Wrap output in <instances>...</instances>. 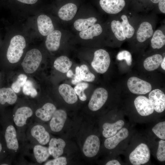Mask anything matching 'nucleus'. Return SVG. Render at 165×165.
<instances>
[{
  "mask_svg": "<svg viewBox=\"0 0 165 165\" xmlns=\"http://www.w3.org/2000/svg\"><path fill=\"white\" fill-rule=\"evenodd\" d=\"M162 56L157 54L146 58L144 61L145 68L148 71H152L157 69L163 60Z\"/></svg>",
  "mask_w": 165,
  "mask_h": 165,
  "instance_id": "obj_25",
  "label": "nucleus"
},
{
  "mask_svg": "<svg viewBox=\"0 0 165 165\" xmlns=\"http://www.w3.org/2000/svg\"><path fill=\"white\" fill-rule=\"evenodd\" d=\"M158 3L159 10L162 13H165V0H160Z\"/></svg>",
  "mask_w": 165,
  "mask_h": 165,
  "instance_id": "obj_42",
  "label": "nucleus"
},
{
  "mask_svg": "<svg viewBox=\"0 0 165 165\" xmlns=\"http://www.w3.org/2000/svg\"><path fill=\"white\" fill-rule=\"evenodd\" d=\"M124 124V122L122 120H119L112 123H105L102 126L103 136L107 138L114 136L117 133L118 130L122 128Z\"/></svg>",
  "mask_w": 165,
  "mask_h": 165,
  "instance_id": "obj_23",
  "label": "nucleus"
},
{
  "mask_svg": "<svg viewBox=\"0 0 165 165\" xmlns=\"http://www.w3.org/2000/svg\"><path fill=\"white\" fill-rule=\"evenodd\" d=\"M67 118L66 112L62 109L56 110L52 116L50 123L51 130L54 132L61 130Z\"/></svg>",
  "mask_w": 165,
  "mask_h": 165,
  "instance_id": "obj_11",
  "label": "nucleus"
},
{
  "mask_svg": "<svg viewBox=\"0 0 165 165\" xmlns=\"http://www.w3.org/2000/svg\"><path fill=\"white\" fill-rule=\"evenodd\" d=\"M111 27L115 36L119 40L123 41L126 39L121 21L114 20L111 23Z\"/></svg>",
  "mask_w": 165,
  "mask_h": 165,
  "instance_id": "obj_31",
  "label": "nucleus"
},
{
  "mask_svg": "<svg viewBox=\"0 0 165 165\" xmlns=\"http://www.w3.org/2000/svg\"><path fill=\"white\" fill-rule=\"evenodd\" d=\"M23 91L25 95H30L32 97H35L38 94L32 82L29 80H27L23 86Z\"/></svg>",
  "mask_w": 165,
  "mask_h": 165,
  "instance_id": "obj_36",
  "label": "nucleus"
},
{
  "mask_svg": "<svg viewBox=\"0 0 165 165\" xmlns=\"http://www.w3.org/2000/svg\"><path fill=\"white\" fill-rule=\"evenodd\" d=\"M72 62L66 56H61L57 57L54 63V67L57 71L63 73H67L70 69Z\"/></svg>",
  "mask_w": 165,
  "mask_h": 165,
  "instance_id": "obj_26",
  "label": "nucleus"
},
{
  "mask_svg": "<svg viewBox=\"0 0 165 165\" xmlns=\"http://www.w3.org/2000/svg\"><path fill=\"white\" fill-rule=\"evenodd\" d=\"M59 94L67 103L72 104L78 100V97L74 89L70 85L63 83L58 87Z\"/></svg>",
  "mask_w": 165,
  "mask_h": 165,
  "instance_id": "obj_13",
  "label": "nucleus"
},
{
  "mask_svg": "<svg viewBox=\"0 0 165 165\" xmlns=\"http://www.w3.org/2000/svg\"><path fill=\"white\" fill-rule=\"evenodd\" d=\"M2 165H8V164H2Z\"/></svg>",
  "mask_w": 165,
  "mask_h": 165,
  "instance_id": "obj_49",
  "label": "nucleus"
},
{
  "mask_svg": "<svg viewBox=\"0 0 165 165\" xmlns=\"http://www.w3.org/2000/svg\"><path fill=\"white\" fill-rule=\"evenodd\" d=\"M153 132L158 138L162 140L165 139V122L158 123L152 128Z\"/></svg>",
  "mask_w": 165,
  "mask_h": 165,
  "instance_id": "obj_37",
  "label": "nucleus"
},
{
  "mask_svg": "<svg viewBox=\"0 0 165 165\" xmlns=\"http://www.w3.org/2000/svg\"><path fill=\"white\" fill-rule=\"evenodd\" d=\"M134 104L138 113L141 116H147L152 114L154 109L148 98L144 96L137 97Z\"/></svg>",
  "mask_w": 165,
  "mask_h": 165,
  "instance_id": "obj_9",
  "label": "nucleus"
},
{
  "mask_svg": "<svg viewBox=\"0 0 165 165\" xmlns=\"http://www.w3.org/2000/svg\"><path fill=\"white\" fill-rule=\"evenodd\" d=\"M32 109L28 107H23L18 108L16 111L13 118L15 125L19 127H22L26 123L28 119L32 115Z\"/></svg>",
  "mask_w": 165,
  "mask_h": 165,
  "instance_id": "obj_15",
  "label": "nucleus"
},
{
  "mask_svg": "<svg viewBox=\"0 0 165 165\" xmlns=\"http://www.w3.org/2000/svg\"><path fill=\"white\" fill-rule=\"evenodd\" d=\"M110 62L108 53L104 49H100L94 52L91 65L97 72L103 74L108 70Z\"/></svg>",
  "mask_w": 165,
  "mask_h": 165,
  "instance_id": "obj_3",
  "label": "nucleus"
},
{
  "mask_svg": "<svg viewBox=\"0 0 165 165\" xmlns=\"http://www.w3.org/2000/svg\"><path fill=\"white\" fill-rule=\"evenodd\" d=\"M127 85L132 93L138 95L146 94L151 91L152 88L149 82L136 77L130 78Z\"/></svg>",
  "mask_w": 165,
  "mask_h": 165,
  "instance_id": "obj_6",
  "label": "nucleus"
},
{
  "mask_svg": "<svg viewBox=\"0 0 165 165\" xmlns=\"http://www.w3.org/2000/svg\"><path fill=\"white\" fill-rule=\"evenodd\" d=\"M65 145V142L62 139L52 138L49 143V153L54 158L60 157L63 154Z\"/></svg>",
  "mask_w": 165,
  "mask_h": 165,
  "instance_id": "obj_17",
  "label": "nucleus"
},
{
  "mask_svg": "<svg viewBox=\"0 0 165 165\" xmlns=\"http://www.w3.org/2000/svg\"><path fill=\"white\" fill-rule=\"evenodd\" d=\"M33 152L37 161L40 163L46 161L50 155L48 148L40 145L35 146Z\"/></svg>",
  "mask_w": 165,
  "mask_h": 165,
  "instance_id": "obj_28",
  "label": "nucleus"
},
{
  "mask_svg": "<svg viewBox=\"0 0 165 165\" xmlns=\"http://www.w3.org/2000/svg\"><path fill=\"white\" fill-rule=\"evenodd\" d=\"M100 142L97 136L94 135L89 136L86 139L82 148L84 155L89 157L95 156L100 148Z\"/></svg>",
  "mask_w": 165,
  "mask_h": 165,
  "instance_id": "obj_7",
  "label": "nucleus"
},
{
  "mask_svg": "<svg viewBox=\"0 0 165 165\" xmlns=\"http://www.w3.org/2000/svg\"><path fill=\"white\" fill-rule=\"evenodd\" d=\"M79 70L80 78L82 81L91 82L94 80L95 75L90 72L86 65H82L79 67Z\"/></svg>",
  "mask_w": 165,
  "mask_h": 165,
  "instance_id": "obj_33",
  "label": "nucleus"
},
{
  "mask_svg": "<svg viewBox=\"0 0 165 165\" xmlns=\"http://www.w3.org/2000/svg\"><path fill=\"white\" fill-rule=\"evenodd\" d=\"M56 110V107L53 104L47 103L42 108L37 109L35 114L36 116L42 120L47 122L51 119Z\"/></svg>",
  "mask_w": 165,
  "mask_h": 165,
  "instance_id": "obj_20",
  "label": "nucleus"
},
{
  "mask_svg": "<svg viewBox=\"0 0 165 165\" xmlns=\"http://www.w3.org/2000/svg\"><path fill=\"white\" fill-rule=\"evenodd\" d=\"M108 97L107 91L103 87L96 89L94 91L89 101L88 106L93 111L100 109L106 101Z\"/></svg>",
  "mask_w": 165,
  "mask_h": 165,
  "instance_id": "obj_5",
  "label": "nucleus"
},
{
  "mask_svg": "<svg viewBox=\"0 0 165 165\" xmlns=\"http://www.w3.org/2000/svg\"><path fill=\"white\" fill-rule=\"evenodd\" d=\"M67 164L66 159L64 157H59L49 161L45 163V165H65Z\"/></svg>",
  "mask_w": 165,
  "mask_h": 165,
  "instance_id": "obj_40",
  "label": "nucleus"
},
{
  "mask_svg": "<svg viewBox=\"0 0 165 165\" xmlns=\"http://www.w3.org/2000/svg\"><path fill=\"white\" fill-rule=\"evenodd\" d=\"M151 46L154 49H159L165 44V35L162 31L160 29L155 31L152 36Z\"/></svg>",
  "mask_w": 165,
  "mask_h": 165,
  "instance_id": "obj_29",
  "label": "nucleus"
},
{
  "mask_svg": "<svg viewBox=\"0 0 165 165\" xmlns=\"http://www.w3.org/2000/svg\"><path fill=\"white\" fill-rule=\"evenodd\" d=\"M79 70V67L77 66L75 69V74H74L73 79L71 81L72 84L73 85H76L82 81L80 78Z\"/></svg>",
  "mask_w": 165,
  "mask_h": 165,
  "instance_id": "obj_41",
  "label": "nucleus"
},
{
  "mask_svg": "<svg viewBox=\"0 0 165 165\" xmlns=\"http://www.w3.org/2000/svg\"><path fill=\"white\" fill-rule=\"evenodd\" d=\"M148 99L154 110L157 112H163L165 109V95L161 90L156 89L149 92Z\"/></svg>",
  "mask_w": 165,
  "mask_h": 165,
  "instance_id": "obj_8",
  "label": "nucleus"
},
{
  "mask_svg": "<svg viewBox=\"0 0 165 165\" xmlns=\"http://www.w3.org/2000/svg\"><path fill=\"white\" fill-rule=\"evenodd\" d=\"M116 58L119 61L125 60L127 65L130 66L132 64V59L131 53L128 51L123 50L119 52L117 54Z\"/></svg>",
  "mask_w": 165,
  "mask_h": 165,
  "instance_id": "obj_38",
  "label": "nucleus"
},
{
  "mask_svg": "<svg viewBox=\"0 0 165 165\" xmlns=\"http://www.w3.org/2000/svg\"><path fill=\"white\" fill-rule=\"evenodd\" d=\"M26 46L24 38L22 35L15 36L11 39L8 48L6 56L11 63L18 62L20 59Z\"/></svg>",
  "mask_w": 165,
  "mask_h": 165,
  "instance_id": "obj_1",
  "label": "nucleus"
},
{
  "mask_svg": "<svg viewBox=\"0 0 165 165\" xmlns=\"http://www.w3.org/2000/svg\"><path fill=\"white\" fill-rule=\"evenodd\" d=\"M97 21L94 17H90L86 19H79L74 22V26L78 31H81L95 24Z\"/></svg>",
  "mask_w": 165,
  "mask_h": 165,
  "instance_id": "obj_30",
  "label": "nucleus"
},
{
  "mask_svg": "<svg viewBox=\"0 0 165 165\" xmlns=\"http://www.w3.org/2000/svg\"><path fill=\"white\" fill-rule=\"evenodd\" d=\"M106 165H120L121 164L117 160H114L108 162Z\"/></svg>",
  "mask_w": 165,
  "mask_h": 165,
  "instance_id": "obj_44",
  "label": "nucleus"
},
{
  "mask_svg": "<svg viewBox=\"0 0 165 165\" xmlns=\"http://www.w3.org/2000/svg\"><path fill=\"white\" fill-rule=\"evenodd\" d=\"M18 1L25 4H34L36 3L38 0H17Z\"/></svg>",
  "mask_w": 165,
  "mask_h": 165,
  "instance_id": "obj_43",
  "label": "nucleus"
},
{
  "mask_svg": "<svg viewBox=\"0 0 165 165\" xmlns=\"http://www.w3.org/2000/svg\"><path fill=\"white\" fill-rule=\"evenodd\" d=\"M2 149V144L0 143V152H1Z\"/></svg>",
  "mask_w": 165,
  "mask_h": 165,
  "instance_id": "obj_48",
  "label": "nucleus"
},
{
  "mask_svg": "<svg viewBox=\"0 0 165 165\" xmlns=\"http://www.w3.org/2000/svg\"><path fill=\"white\" fill-rule=\"evenodd\" d=\"M74 74L72 70L69 69L67 72V76L68 78H72Z\"/></svg>",
  "mask_w": 165,
  "mask_h": 165,
  "instance_id": "obj_45",
  "label": "nucleus"
},
{
  "mask_svg": "<svg viewBox=\"0 0 165 165\" xmlns=\"http://www.w3.org/2000/svg\"><path fill=\"white\" fill-rule=\"evenodd\" d=\"M61 36V32L58 30H54L47 35L45 44L48 50L52 52L57 51L60 46Z\"/></svg>",
  "mask_w": 165,
  "mask_h": 165,
  "instance_id": "obj_18",
  "label": "nucleus"
},
{
  "mask_svg": "<svg viewBox=\"0 0 165 165\" xmlns=\"http://www.w3.org/2000/svg\"><path fill=\"white\" fill-rule=\"evenodd\" d=\"M89 84L86 82H80L76 85L74 88L75 91L82 101H85L87 99L85 93V90L88 88Z\"/></svg>",
  "mask_w": 165,
  "mask_h": 165,
  "instance_id": "obj_34",
  "label": "nucleus"
},
{
  "mask_svg": "<svg viewBox=\"0 0 165 165\" xmlns=\"http://www.w3.org/2000/svg\"><path fill=\"white\" fill-rule=\"evenodd\" d=\"M100 6L105 12L116 14L121 11L125 6L124 0H100Z\"/></svg>",
  "mask_w": 165,
  "mask_h": 165,
  "instance_id": "obj_10",
  "label": "nucleus"
},
{
  "mask_svg": "<svg viewBox=\"0 0 165 165\" xmlns=\"http://www.w3.org/2000/svg\"><path fill=\"white\" fill-rule=\"evenodd\" d=\"M37 22L38 31L43 36H47L54 30L52 20L46 15L39 16L37 18Z\"/></svg>",
  "mask_w": 165,
  "mask_h": 165,
  "instance_id": "obj_12",
  "label": "nucleus"
},
{
  "mask_svg": "<svg viewBox=\"0 0 165 165\" xmlns=\"http://www.w3.org/2000/svg\"><path fill=\"white\" fill-rule=\"evenodd\" d=\"M17 96L13 90L10 88L0 89V103L4 105L6 102L12 105L16 101Z\"/></svg>",
  "mask_w": 165,
  "mask_h": 165,
  "instance_id": "obj_24",
  "label": "nucleus"
},
{
  "mask_svg": "<svg viewBox=\"0 0 165 165\" xmlns=\"http://www.w3.org/2000/svg\"><path fill=\"white\" fill-rule=\"evenodd\" d=\"M27 79V77L25 74H20L18 76L16 81L12 84L11 88L15 93H19L21 87H23Z\"/></svg>",
  "mask_w": 165,
  "mask_h": 165,
  "instance_id": "obj_35",
  "label": "nucleus"
},
{
  "mask_svg": "<svg viewBox=\"0 0 165 165\" xmlns=\"http://www.w3.org/2000/svg\"><path fill=\"white\" fill-rule=\"evenodd\" d=\"M149 149L148 146L141 143L138 146L130 153L129 158L134 165H140L147 163L150 158Z\"/></svg>",
  "mask_w": 165,
  "mask_h": 165,
  "instance_id": "obj_4",
  "label": "nucleus"
},
{
  "mask_svg": "<svg viewBox=\"0 0 165 165\" xmlns=\"http://www.w3.org/2000/svg\"><path fill=\"white\" fill-rule=\"evenodd\" d=\"M42 58V54L38 50L33 49L28 51L21 64L25 72L31 74L35 72L39 67Z\"/></svg>",
  "mask_w": 165,
  "mask_h": 165,
  "instance_id": "obj_2",
  "label": "nucleus"
},
{
  "mask_svg": "<svg viewBox=\"0 0 165 165\" xmlns=\"http://www.w3.org/2000/svg\"><path fill=\"white\" fill-rule=\"evenodd\" d=\"M5 138L7 148L9 149L17 150L19 144L16 137V131L13 125L8 126L6 130Z\"/></svg>",
  "mask_w": 165,
  "mask_h": 165,
  "instance_id": "obj_21",
  "label": "nucleus"
},
{
  "mask_svg": "<svg viewBox=\"0 0 165 165\" xmlns=\"http://www.w3.org/2000/svg\"><path fill=\"white\" fill-rule=\"evenodd\" d=\"M162 68L164 70H165V57H164L163 58V60L161 63L160 64Z\"/></svg>",
  "mask_w": 165,
  "mask_h": 165,
  "instance_id": "obj_46",
  "label": "nucleus"
},
{
  "mask_svg": "<svg viewBox=\"0 0 165 165\" xmlns=\"http://www.w3.org/2000/svg\"><path fill=\"white\" fill-rule=\"evenodd\" d=\"M157 158L160 161L165 160V141L161 140L159 142L158 148L156 153Z\"/></svg>",
  "mask_w": 165,
  "mask_h": 165,
  "instance_id": "obj_39",
  "label": "nucleus"
},
{
  "mask_svg": "<svg viewBox=\"0 0 165 165\" xmlns=\"http://www.w3.org/2000/svg\"><path fill=\"white\" fill-rule=\"evenodd\" d=\"M31 133L32 136L42 145H46L50 141L49 133L42 125H37L34 126L31 129Z\"/></svg>",
  "mask_w": 165,
  "mask_h": 165,
  "instance_id": "obj_19",
  "label": "nucleus"
},
{
  "mask_svg": "<svg viewBox=\"0 0 165 165\" xmlns=\"http://www.w3.org/2000/svg\"><path fill=\"white\" fill-rule=\"evenodd\" d=\"M153 3H157L159 2L160 0H150Z\"/></svg>",
  "mask_w": 165,
  "mask_h": 165,
  "instance_id": "obj_47",
  "label": "nucleus"
},
{
  "mask_svg": "<svg viewBox=\"0 0 165 165\" xmlns=\"http://www.w3.org/2000/svg\"><path fill=\"white\" fill-rule=\"evenodd\" d=\"M129 135V131L125 128H122L114 136L107 138L105 141L104 145L108 149L115 148L121 141L127 138Z\"/></svg>",
  "mask_w": 165,
  "mask_h": 165,
  "instance_id": "obj_14",
  "label": "nucleus"
},
{
  "mask_svg": "<svg viewBox=\"0 0 165 165\" xmlns=\"http://www.w3.org/2000/svg\"><path fill=\"white\" fill-rule=\"evenodd\" d=\"M154 31L152 24L148 21H144L140 25L136 32V39L140 42H143L152 36Z\"/></svg>",
  "mask_w": 165,
  "mask_h": 165,
  "instance_id": "obj_16",
  "label": "nucleus"
},
{
  "mask_svg": "<svg viewBox=\"0 0 165 165\" xmlns=\"http://www.w3.org/2000/svg\"><path fill=\"white\" fill-rule=\"evenodd\" d=\"M77 10L76 6L74 3H69L65 4L60 8L58 15L62 20L69 21L74 18Z\"/></svg>",
  "mask_w": 165,
  "mask_h": 165,
  "instance_id": "obj_22",
  "label": "nucleus"
},
{
  "mask_svg": "<svg viewBox=\"0 0 165 165\" xmlns=\"http://www.w3.org/2000/svg\"><path fill=\"white\" fill-rule=\"evenodd\" d=\"M121 19L122 21L121 22L126 37L127 38H130L134 35V29L130 24L126 15H122Z\"/></svg>",
  "mask_w": 165,
  "mask_h": 165,
  "instance_id": "obj_32",
  "label": "nucleus"
},
{
  "mask_svg": "<svg viewBox=\"0 0 165 165\" xmlns=\"http://www.w3.org/2000/svg\"><path fill=\"white\" fill-rule=\"evenodd\" d=\"M102 31V28L100 24H95L86 30L80 31L79 36L83 39H92L94 37L100 35Z\"/></svg>",
  "mask_w": 165,
  "mask_h": 165,
  "instance_id": "obj_27",
  "label": "nucleus"
}]
</instances>
